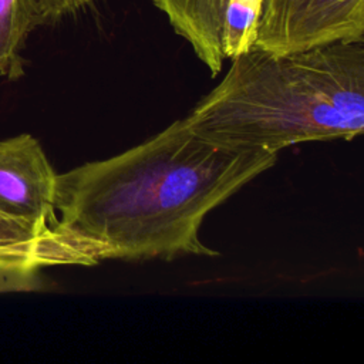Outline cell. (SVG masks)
Returning <instances> with one entry per match:
<instances>
[{"label":"cell","instance_id":"obj_1","mask_svg":"<svg viewBox=\"0 0 364 364\" xmlns=\"http://www.w3.org/2000/svg\"><path fill=\"white\" fill-rule=\"evenodd\" d=\"M276 159L215 145L181 118L115 156L57 173L55 229L87 266L216 256L199 236L205 216Z\"/></svg>","mask_w":364,"mask_h":364},{"label":"cell","instance_id":"obj_2","mask_svg":"<svg viewBox=\"0 0 364 364\" xmlns=\"http://www.w3.org/2000/svg\"><path fill=\"white\" fill-rule=\"evenodd\" d=\"M185 121L200 138L240 151L354 139L364 131V41L284 55L253 46Z\"/></svg>","mask_w":364,"mask_h":364},{"label":"cell","instance_id":"obj_3","mask_svg":"<svg viewBox=\"0 0 364 364\" xmlns=\"http://www.w3.org/2000/svg\"><path fill=\"white\" fill-rule=\"evenodd\" d=\"M364 41V0H262L255 47L284 55Z\"/></svg>","mask_w":364,"mask_h":364},{"label":"cell","instance_id":"obj_4","mask_svg":"<svg viewBox=\"0 0 364 364\" xmlns=\"http://www.w3.org/2000/svg\"><path fill=\"white\" fill-rule=\"evenodd\" d=\"M54 172L30 134L0 139V212L38 225L57 226Z\"/></svg>","mask_w":364,"mask_h":364},{"label":"cell","instance_id":"obj_5","mask_svg":"<svg viewBox=\"0 0 364 364\" xmlns=\"http://www.w3.org/2000/svg\"><path fill=\"white\" fill-rule=\"evenodd\" d=\"M0 264L40 272L60 264L87 266L81 255L53 226L17 219L0 212Z\"/></svg>","mask_w":364,"mask_h":364},{"label":"cell","instance_id":"obj_6","mask_svg":"<svg viewBox=\"0 0 364 364\" xmlns=\"http://www.w3.org/2000/svg\"><path fill=\"white\" fill-rule=\"evenodd\" d=\"M173 31L189 43L215 77L223 65L222 18L226 0H151Z\"/></svg>","mask_w":364,"mask_h":364},{"label":"cell","instance_id":"obj_7","mask_svg":"<svg viewBox=\"0 0 364 364\" xmlns=\"http://www.w3.org/2000/svg\"><path fill=\"white\" fill-rule=\"evenodd\" d=\"M38 24L34 0H0V75L14 80L23 74L20 50Z\"/></svg>","mask_w":364,"mask_h":364},{"label":"cell","instance_id":"obj_8","mask_svg":"<svg viewBox=\"0 0 364 364\" xmlns=\"http://www.w3.org/2000/svg\"><path fill=\"white\" fill-rule=\"evenodd\" d=\"M262 0H226L222 18V54L235 58L255 46Z\"/></svg>","mask_w":364,"mask_h":364},{"label":"cell","instance_id":"obj_9","mask_svg":"<svg viewBox=\"0 0 364 364\" xmlns=\"http://www.w3.org/2000/svg\"><path fill=\"white\" fill-rule=\"evenodd\" d=\"M37 274L33 269L0 264V293L36 290L40 284Z\"/></svg>","mask_w":364,"mask_h":364},{"label":"cell","instance_id":"obj_10","mask_svg":"<svg viewBox=\"0 0 364 364\" xmlns=\"http://www.w3.org/2000/svg\"><path fill=\"white\" fill-rule=\"evenodd\" d=\"M94 0H34L40 24L55 23L60 18L73 14Z\"/></svg>","mask_w":364,"mask_h":364}]
</instances>
